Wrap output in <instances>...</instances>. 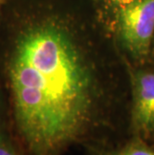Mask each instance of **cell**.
I'll return each mask as SVG.
<instances>
[{
    "instance_id": "10",
    "label": "cell",
    "mask_w": 154,
    "mask_h": 155,
    "mask_svg": "<svg viewBox=\"0 0 154 155\" xmlns=\"http://www.w3.org/2000/svg\"><path fill=\"white\" fill-rule=\"evenodd\" d=\"M7 1L8 0H0V3H1V4H4V3H6Z\"/></svg>"
},
{
    "instance_id": "3",
    "label": "cell",
    "mask_w": 154,
    "mask_h": 155,
    "mask_svg": "<svg viewBox=\"0 0 154 155\" xmlns=\"http://www.w3.org/2000/svg\"><path fill=\"white\" fill-rule=\"evenodd\" d=\"M128 66V134L154 138V64Z\"/></svg>"
},
{
    "instance_id": "8",
    "label": "cell",
    "mask_w": 154,
    "mask_h": 155,
    "mask_svg": "<svg viewBox=\"0 0 154 155\" xmlns=\"http://www.w3.org/2000/svg\"><path fill=\"white\" fill-rule=\"evenodd\" d=\"M150 63L154 64V39H153V44H152V51H151V60Z\"/></svg>"
},
{
    "instance_id": "2",
    "label": "cell",
    "mask_w": 154,
    "mask_h": 155,
    "mask_svg": "<svg viewBox=\"0 0 154 155\" xmlns=\"http://www.w3.org/2000/svg\"><path fill=\"white\" fill-rule=\"evenodd\" d=\"M111 35L127 64H149L154 39V0H138L118 13Z\"/></svg>"
},
{
    "instance_id": "1",
    "label": "cell",
    "mask_w": 154,
    "mask_h": 155,
    "mask_svg": "<svg viewBox=\"0 0 154 155\" xmlns=\"http://www.w3.org/2000/svg\"><path fill=\"white\" fill-rule=\"evenodd\" d=\"M0 84L27 155H64L128 134L127 62L89 0L4 3Z\"/></svg>"
},
{
    "instance_id": "6",
    "label": "cell",
    "mask_w": 154,
    "mask_h": 155,
    "mask_svg": "<svg viewBox=\"0 0 154 155\" xmlns=\"http://www.w3.org/2000/svg\"><path fill=\"white\" fill-rule=\"evenodd\" d=\"M0 155H27L8 125L0 127Z\"/></svg>"
},
{
    "instance_id": "9",
    "label": "cell",
    "mask_w": 154,
    "mask_h": 155,
    "mask_svg": "<svg viewBox=\"0 0 154 155\" xmlns=\"http://www.w3.org/2000/svg\"><path fill=\"white\" fill-rule=\"evenodd\" d=\"M3 5L4 4H1V3H0V23H1L2 17H3Z\"/></svg>"
},
{
    "instance_id": "7",
    "label": "cell",
    "mask_w": 154,
    "mask_h": 155,
    "mask_svg": "<svg viewBox=\"0 0 154 155\" xmlns=\"http://www.w3.org/2000/svg\"><path fill=\"white\" fill-rule=\"evenodd\" d=\"M8 125V104L5 91L0 84V127ZM9 126V125H8Z\"/></svg>"
},
{
    "instance_id": "4",
    "label": "cell",
    "mask_w": 154,
    "mask_h": 155,
    "mask_svg": "<svg viewBox=\"0 0 154 155\" xmlns=\"http://www.w3.org/2000/svg\"><path fill=\"white\" fill-rule=\"evenodd\" d=\"M84 149L88 155H154V138L127 135L117 142L90 145Z\"/></svg>"
},
{
    "instance_id": "5",
    "label": "cell",
    "mask_w": 154,
    "mask_h": 155,
    "mask_svg": "<svg viewBox=\"0 0 154 155\" xmlns=\"http://www.w3.org/2000/svg\"><path fill=\"white\" fill-rule=\"evenodd\" d=\"M136 1L138 0H89V3L98 21L111 34L118 13Z\"/></svg>"
}]
</instances>
